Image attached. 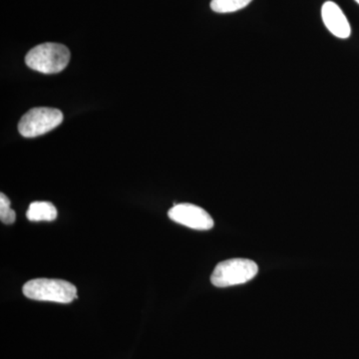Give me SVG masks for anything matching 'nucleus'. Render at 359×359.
<instances>
[{
	"label": "nucleus",
	"instance_id": "1",
	"mask_svg": "<svg viewBox=\"0 0 359 359\" xmlns=\"http://www.w3.org/2000/svg\"><path fill=\"white\" fill-rule=\"evenodd\" d=\"M70 51L65 45L43 43L33 47L25 57L28 67L44 74H55L67 67Z\"/></svg>",
	"mask_w": 359,
	"mask_h": 359
},
{
	"label": "nucleus",
	"instance_id": "2",
	"mask_svg": "<svg viewBox=\"0 0 359 359\" xmlns=\"http://www.w3.org/2000/svg\"><path fill=\"white\" fill-rule=\"evenodd\" d=\"M23 294L30 299L41 302L70 304L77 299L74 285L57 278H34L23 285Z\"/></svg>",
	"mask_w": 359,
	"mask_h": 359
},
{
	"label": "nucleus",
	"instance_id": "3",
	"mask_svg": "<svg viewBox=\"0 0 359 359\" xmlns=\"http://www.w3.org/2000/svg\"><path fill=\"white\" fill-rule=\"evenodd\" d=\"M259 268L247 259H231L217 264L211 276L215 287H226L250 282L257 276Z\"/></svg>",
	"mask_w": 359,
	"mask_h": 359
},
{
	"label": "nucleus",
	"instance_id": "4",
	"mask_svg": "<svg viewBox=\"0 0 359 359\" xmlns=\"http://www.w3.org/2000/svg\"><path fill=\"white\" fill-rule=\"evenodd\" d=\"M63 121V114L55 108L39 107L28 111L18 123V131L25 138L41 136L55 129Z\"/></svg>",
	"mask_w": 359,
	"mask_h": 359
},
{
	"label": "nucleus",
	"instance_id": "5",
	"mask_svg": "<svg viewBox=\"0 0 359 359\" xmlns=\"http://www.w3.org/2000/svg\"><path fill=\"white\" fill-rule=\"evenodd\" d=\"M168 215L172 221L194 230L208 231L214 226V219L209 212L196 205L175 204Z\"/></svg>",
	"mask_w": 359,
	"mask_h": 359
},
{
	"label": "nucleus",
	"instance_id": "6",
	"mask_svg": "<svg viewBox=\"0 0 359 359\" xmlns=\"http://www.w3.org/2000/svg\"><path fill=\"white\" fill-rule=\"evenodd\" d=\"M321 18L330 32L340 39L351 36V27L344 11L337 4L327 1L321 8Z\"/></svg>",
	"mask_w": 359,
	"mask_h": 359
},
{
	"label": "nucleus",
	"instance_id": "7",
	"mask_svg": "<svg viewBox=\"0 0 359 359\" xmlns=\"http://www.w3.org/2000/svg\"><path fill=\"white\" fill-rule=\"evenodd\" d=\"M26 217L32 222H52L57 218V210L49 202H33L28 208Z\"/></svg>",
	"mask_w": 359,
	"mask_h": 359
},
{
	"label": "nucleus",
	"instance_id": "8",
	"mask_svg": "<svg viewBox=\"0 0 359 359\" xmlns=\"http://www.w3.org/2000/svg\"><path fill=\"white\" fill-rule=\"evenodd\" d=\"M252 0H212L211 8L217 13H231L249 6Z\"/></svg>",
	"mask_w": 359,
	"mask_h": 359
},
{
	"label": "nucleus",
	"instance_id": "9",
	"mask_svg": "<svg viewBox=\"0 0 359 359\" xmlns=\"http://www.w3.org/2000/svg\"><path fill=\"white\" fill-rule=\"evenodd\" d=\"M0 219L6 224H13L16 219L15 212L11 208V201L4 193L0 194Z\"/></svg>",
	"mask_w": 359,
	"mask_h": 359
},
{
	"label": "nucleus",
	"instance_id": "10",
	"mask_svg": "<svg viewBox=\"0 0 359 359\" xmlns=\"http://www.w3.org/2000/svg\"><path fill=\"white\" fill-rule=\"evenodd\" d=\"M355 1L359 4V0H355Z\"/></svg>",
	"mask_w": 359,
	"mask_h": 359
}]
</instances>
